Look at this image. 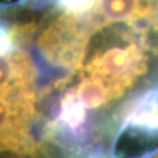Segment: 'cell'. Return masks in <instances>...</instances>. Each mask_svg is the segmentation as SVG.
<instances>
[{
	"mask_svg": "<svg viewBox=\"0 0 158 158\" xmlns=\"http://www.w3.org/2000/svg\"><path fill=\"white\" fill-rule=\"evenodd\" d=\"M36 117L34 87L0 92V150L21 158H36L40 150L33 136Z\"/></svg>",
	"mask_w": 158,
	"mask_h": 158,
	"instance_id": "cell-1",
	"label": "cell"
},
{
	"mask_svg": "<svg viewBox=\"0 0 158 158\" xmlns=\"http://www.w3.org/2000/svg\"><path fill=\"white\" fill-rule=\"evenodd\" d=\"M90 32L81 16L63 12L50 20L37 37V48L50 63L74 70L82 65Z\"/></svg>",
	"mask_w": 158,
	"mask_h": 158,
	"instance_id": "cell-2",
	"label": "cell"
},
{
	"mask_svg": "<svg viewBox=\"0 0 158 158\" xmlns=\"http://www.w3.org/2000/svg\"><path fill=\"white\" fill-rule=\"evenodd\" d=\"M145 70L144 54L135 44L107 49L96 54L86 66L88 75L98 77L107 83L115 99L132 87Z\"/></svg>",
	"mask_w": 158,
	"mask_h": 158,
	"instance_id": "cell-3",
	"label": "cell"
},
{
	"mask_svg": "<svg viewBox=\"0 0 158 158\" xmlns=\"http://www.w3.org/2000/svg\"><path fill=\"white\" fill-rule=\"evenodd\" d=\"M121 133L158 138V90L138 98L123 117Z\"/></svg>",
	"mask_w": 158,
	"mask_h": 158,
	"instance_id": "cell-4",
	"label": "cell"
},
{
	"mask_svg": "<svg viewBox=\"0 0 158 158\" xmlns=\"http://www.w3.org/2000/svg\"><path fill=\"white\" fill-rule=\"evenodd\" d=\"M87 108L81 103L75 92H67L61 99L57 116L53 118L49 133L54 137L75 138L83 136L87 120Z\"/></svg>",
	"mask_w": 158,
	"mask_h": 158,
	"instance_id": "cell-5",
	"label": "cell"
},
{
	"mask_svg": "<svg viewBox=\"0 0 158 158\" xmlns=\"http://www.w3.org/2000/svg\"><path fill=\"white\" fill-rule=\"evenodd\" d=\"M34 79L36 71L27 53L17 50L0 56V92L34 87Z\"/></svg>",
	"mask_w": 158,
	"mask_h": 158,
	"instance_id": "cell-6",
	"label": "cell"
},
{
	"mask_svg": "<svg viewBox=\"0 0 158 158\" xmlns=\"http://www.w3.org/2000/svg\"><path fill=\"white\" fill-rule=\"evenodd\" d=\"M96 8L107 23L146 19L152 11L150 0H98Z\"/></svg>",
	"mask_w": 158,
	"mask_h": 158,
	"instance_id": "cell-7",
	"label": "cell"
},
{
	"mask_svg": "<svg viewBox=\"0 0 158 158\" xmlns=\"http://www.w3.org/2000/svg\"><path fill=\"white\" fill-rule=\"evenodd\" d=\"M77 96L87 110L100 108L102 106L113 100L111 88L103 79L87 75L77 88Z\"/></svg>",
	"mask_w": 158,
	"mask_h": 158,
	"instance_id": "cell-8",
	"label": "cell"
},
{
	"mask_svg": "<svg viewBox=\"0 0 158 158\" xmlns=\"http://www.w3.org/2000/svg\"><path fill=\"white\" fill-rule=\"evenodd\" d=\"M32 25L9 28L0 21V56H7L17 52L21 40L32 33Z\"/></svg>",
	"mask_w": 158,
	"mask_h": 158,
	"instance_id": "cell-9",
	"label": "cell"
},
{
	"mask_svg": "<svg viewBox=\"0 0 158 158\" xmlns=\"http://www.w3.org/2000/svg\"><path fill=\"white\" fill-rule=\"evenodd\" d=\"M57 3L65 12L82 17L96 7L98 0H57Z\"/></svg>",
	"mask_w": 158,
	"mask_h": 158,
	"instance_id": "cell-10",
	"label": "cell"
},
{
	"mask_svg": "<svg viewBox=\"0 0 158 158\" xmlns=\"http://www.w3.org/2000/svg\"><path fill=\"white\" fill-rule=\"evenodd\" d=\"M153 158H158V152L156 153V156H154V157H153Z\"/></svg>",
	"mask_w": 158,
	"mask_h": 158,
	"instance_id": "cell-11",
	"label": "cell"
}]
</instances>
